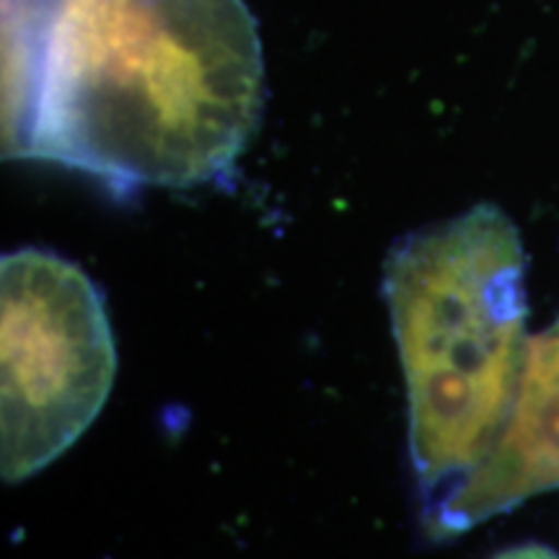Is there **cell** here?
<instances>
[{
    "mask_svg": "<svg viewBox=\"0 0 559 559\" xmlns=\"http://www.w3.org/2000/svg\"><path fill=\"white\" fill-rule=\"evenodd\" d=\"M0 347V466L16 485L83 436L115 383V337L94 280L55 251L5 254Z\"/></svg>",
    "mask_w": 559,
    "mask_h": 559,
    "instance_id": "obj_3",
    "label": "cell"
},
{
    "mask_svg": "<svg viewBox=\"0 0 559 559\" xmlns=\"http://www.w3.org/2000/svg\"><path fill=\"white\" fill-rule=\"evenodd\" d=\"M11 156L115 187H194L234 169L264 102L243 0H9Z\"/></svg>",
    "mask_w": 559,
    "mask_h": 559,
    "instance_id": "obj_1",
    "label": "cell"
},
{
    "mask_svg": "<svg viewBox=\"0 0 559 559\" xmlns=\"http://www.w3.org/2000/svg\"><path fill=\"white\" fill-rule=\"evenodd\" d=\"M423 521L498 449L528 358L526 254L495 205L415 230L383 264Z\"/></svg>",
    "mask_w": 559,
    "mask_h": 559,
    "instance_id": "obj_2",
    "label": "cell"
},
{
    "mask_svg": "<svg viewBox=\"0 0 559 559\" xmlns=\"http://www.w3.org/2000/svg\"><path fill=\"white\" fill-rule=\"evenodd\" d=\"M492 559H559V551H555L547 544H519V547H510Z\"/></svg>",
    "mask_w": 559,
    "mask_h": 559,
    "instance_id": "obj_5",
    "label": "cell"
},
{
    "mask_svg": "<svg viewBox=\"0 0 559 559\" xmlns=\"http://www.w3.org/2000/svg\"><path fill=\"white\" fill-rule=\"evenodd\" d=\"M551 489H559V321L528 342L519 400L498 449L423 528L432 542L453 539Z\"/></svg>",
    "mask_w": 559,
    "mask_h": 559,
    "instance_id": "obj_4",
    "label": "cell"
}]
</instances>
